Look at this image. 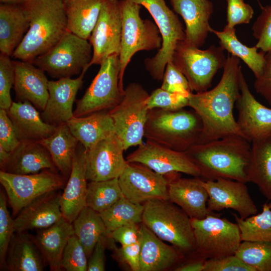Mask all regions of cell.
<instances>
[{
    "label": "cell",
    "mask_w": 271,
    "mask_h": 271,
    "mask_svg": "<svg viewBox=\"0 0 271 271\" xmlns=\"http://www.w3.org/2000/svg\"><path fill=\"white\" fill-rule=\"evenodd\" d=\"M74 234L72 223L63 216L51 226L40 229L34 236L36 244L51 270H62L63 252L68 240Z\"/></svg>",
    "instance_id": "f1b7e54d"
},
{
    "label": "cell",
    "mask_w": 271,
    "mask_h": 271,
    "mask_svg": "<svg viewBox=\"0 0 271 271\" xmlns=\"http://www.w3.org/2000/svg\"><path fill=\"white\" fill-rule=\"evenodd\" d=\"M20 143L7 110L0 108V146L11 152Z\"/></svg>",
    "instance_id": "f907efd6"
},
{
    "label": "cell",
    "mask_w": 271,
    "mask_h": 271,
    "mask_svg": "<svg viewBox=\"0 0 271 271\" xmlns=\"http://www.w3.org/2000/svg\"><path fill=\"white\" fill-rule=\"evenodd\" d=\"M15 73L10 57L0 54V108L8 110L13 101L11 90L14 84Z\"/></svg>",
    "instance_id": "bcb514c9"
},
{
    "label": "cell",
    "mask_w": 271,
    "mask_h": 271,
    "mask_svg": "<svg viewBox=\"0 0 271 271\" xmlns=\"http://www.w3.org/2000/svg\"><path fill=\"white\" fill-rule=\"evenodd\" d=\"M109 239L108 236H102L99 238L88 258L87 271L105 270V249Z\"/></svg>",
    "instance_id": "11a10c76"
},
{
    "label": "cell",
    "mask_w": 271,
    "mask_h": 271,
    "mask_svg": "<svg viewBox=\"0 0 271 271\" xmlns=\"http://www.w3.org/2000/svg\"><path fill=\"white\" fill-rule=\"evenodd\" d=\"M227 25L233 28L236 25L249 23L254 15L251 6L244 0H226Z\"/></svg>",
    "instance_id": "c3c4849f"
},
{
    "label": "cell",
    "mask_w": 271,
    "mask_h": 271,
    "mask_svg": "<svg viewBox=\"0 0 271 271\" xmlns=\"http://www.w3.org/2000/svg\"><path fill=\"white\" fill-rule=\"evenodd\" d=\"M88 257L77 236L72 235L64 249L61 267L66 271H87Z\"/></svg>",
    "instance_id": "b9f144b4"
},
{
    "label": "cell",
    "mask_w": 271,
    "mask_h": 271,
    "mask_svg": "<svg viewBox=\"0 0 271 271\" xmlns=\"http://www.w3.org/2000/svg\"><path fill=\"white\" fill-rule=\"evenodd\" d=\"M123 144L114 133L86 151V177L90 181L118 178L128 162L123 157Z\"/></svg>",
    "instance_id": "ac0fdd59"
},
{
    "label": "cell",
    "mask_w": 271,
    "mask_h": 271,
    "mask_svg": "<svg viewBox=\"0 0 271 271\" xmlns=\"http://www.w3.org/2000/svg\"><path fill=\"white\" fill-rule=\"evenodd\" d=\"M126 160L128 163L142 164L163 175L183 173L194 177H201L199 170L185 152L149 141L139 146L127 156Z\"/></svg>",
    "instance_id": "2e32d148"
},
{
    "label": "cell",
    "mask_w": 271,
    "mask_h": 271,
    "mask_svg": "<svg viewBox=\"0 0 271 271\" xmlns=\"http://www.w3.org/2000/svg\"><path fill=\"white\" fill-rule=\"evenodd\" d=\"M74 234L83 246L87 256L102 236H108V231L100 213L85 206L72 222Z\"/></svg>",
    "instance_id": "8d00e7d4"
},
{
    "label": "cell",
    "mask_w": 271,
    "mask_h": 271,
    "mask_svg": "<svg viewBox=\"0 0 271 271\" xmlns=\"http://www.w3.org/2000/svg\"><path fill=\"white\" fill-rule=\"evenodd\" d=\"M179 173L169 174V200L182 208L191 218L201 219L217 214L207 207L208 194L199 177L182 178Z\"/></svg>",
    "instance_id": "44dd1931"
},
{
    "label": "cell",
    "mask_w": 271,
    "mask_h": 271,
    "mask_svg": "<svg viewBox=\"0 0 271 271\" xmlns=\"http://www.w3.org/2000/svg\"><path fill=\"white\" fill-rule=\"evenodd\" d=\"M149 12L157 26L162 38V46L154 57L146 58L144 65L152 77L162 80L167 64L172 61L179 42L185 38V30L178 16L166 5L165 0H128Z\"/></svg>",
    "instance_id": "30bf717a"
},
{
    "label": "cell",
    "mask_w": 271,
    "mask_h": 271,
    "mask_svg": "<svg viewBox=\"0 0 271 271\" xmlns=\"http://www.w3.org/2000/svg\"><path fill=\"white\" fill-rule=\"evenodd\" d=\"M219 40V44L229 54L241 59L253 73L255 78L259 77L265 64V53L255 45L248 47L242 43L237 38L235 29L225 26L221 31L210 29Z\"/></svg>",
    "instance_id": "d590c367"
},
{
    "label": "cell",
    "mask_w": 271,
    "mask_h": 271,
    "mask_svg": "<svg viewBox=\"0 0 271 271\" xmlns=\"http://www.w3.org/2000/svg\"><path fill=\"white\" fill-rule=\"evenodd\" d=\"M205 259H198L181 265L175 268L176 271H204Z\"/></svg>",
    "instance_id": "9f6ffc18"
},
{
    "label": "cell",
    "mask_w": 271,
    "mask_h": 271,
    "mask_svg": "<svg viewBox=\"0 0 271 271\" xmlns=\"http://www.w3.org/2000/svg\"><path fill=\"white\" fill-rule=\"evenodd\" d=\"M202 127L201 120L194 110L153 108L149 111L144 137L147 141L185 152L198 143Z\"/></svg>",
    "instance_id": "277c9868"
},
{
    "label": "cell",
    "mask_w": 271,
    "mask_h": 271,
    "mask_svg": "<svg viewBox=\"0 0 271 271\" xmlns=\"http://www.w3.org/2000/svg\"><path fill=\"white\" fill-rule=\"evenodd\" d=\"M240 94L235 103L238 110L236 120L244 138L249 142L271 134V108L258 102L251 93L241 71Z\"/></svg>",
    "instance_id": "d6986e66"
},
{
    "label": "cell",
    "mask_w": 271,
    "mask_h": 271,
    "mask_svg": "<svg viewBox=\"0 0 271 271\" xmlns=\"http://www.w3.org/2000/svg\"><path fill=\"white\" fill-rule=\"evenodd\" d=\"M237 224L241 240L264 241L271 243V209L267 203L262 206L260 213L245 219L232 214Z\"/></svg>",
    "instance_id": "f35d334b"
},
{
    "label": "cell",
    "mask_w": 271,
    "mask_h": 271,
    "mask_svg": "<svg viewBox=\"0 0 271 271\" xmlns=\"http://www.w3.org/2000/svg\"><path fill=\"white\" fill-rule=\"evenodd\" d=\"M1 171L15 174L27 175L39 173L45 169L56 172L48 150L38 142H20L10 153Z\"/></svg>",
    "instance_id": "484cf974"
},
{
    "label": "cell",
    "mask_w": 271,
    "mask_h": 271,
    "mask_svg": "<svg viewBox=\"0 0 271 271\" xmlns=\"http://www.w3.org/2000/svg\"><path fill=\"white\" fill-rule=\"evenodd\" d=\"M122 17L120 0H107L89 38L93 49L89 67L100 65L107 57L119 54Z\"/></svg>",
    "instance_id": "9a60e30c"
},
{
    "label": "cell",
    "mask_w": 271,
    "mask_h": 271,
    "mask_svg": "<svg viewBox=\"0 0 271 271\" xmlns=\"http://www.w3.org/2000/svg\"><path fill=\"white\" fill-rule=\"evenodd\" d=\"M202 182L208 194L207 207L210 211L231 209L243 219L257 213L245 183L224 178Z\"/></svg>",
    "instance_id": "e0dca14e"
},
{
    "label": "cell",
    "mask_w": 271,
    "mask_h": 271,
    "mask_svg": "<svg viewBox=\"0 0 271 271\" xmlns=\"http://www.w3.org/2000/svg\"><path fill=\"white\" fill-rule=\"evenodd\" d=\"M161 88L171 92L193 93L188 80L172 61L166 65Z\"/></svg>",
    "instance_id": "7dc6e473"
},
{
    "label": "cell",
    "mask_w": 271,
    "mask_h": 271,
    "mask_svg": "<svg viewBox=\"0 0 271 271\" xmlns=\"http://www.w3.org/2000/svg\"><path fill=\"white\" fill-rule=\"evenodd\" d=\"M142 223L182 254L195 253L196 245L191 218L169 200H152L144 203Z\"/></svg>",
    "instance_id": "5b68a950"
},
{
    "label": "cell",
    "mask_w": 271,
    "mask_h": 271,
    "mask_svg": "<svg viewBox=\"0 0 271 271\" xmlns=\"http://www.w3.org/2000/svg\"><path fill=\"white\" fill-rule=\"evenodd\" d=\"M29 101L13 102L7 110L20 142H38L51 136L56 126L45 122Z\"/></svg>",
    "instance_id": "83f0119b"
},
{
    "label": "cell",
    "mask_w": 271,
    "mask_h": 271,
    "mask_svg": "<svg viewBox=\"0 0 271 271\" xmlns=\"http://www.w3.org/2000/svg\"><path fill=\"white\" fill-rule=\"evenodd\" d=\"M92 56L88 40L67 31L53 47L31 62L53 78H71L88 70Z\"/></svg>",
    "instance_id": "52a82bcc"
},
{
    "label": "cell",
    "mask_w": 271,
    "mask_h": 271,
    "mask_svg": "<svg viewBox=\"0 0 271 271\" xmlns=\"http://www.w3.org/2000/svg\"><path fill=\"white\" fill-rule=\"evenodd\" d=\"M235 255L254 271H271V243L242 241Z\"/></svg>",
    "instance_id": "60d3db41"
},
{
    "label": "cell",
    "mask_w": 271,
    "mask_h": 271,
    "mask_svg": "<svg viewBox=\"0 0 271 271\" xmlns=\"http://www.w3.org/2000/svg\"><path fill=\"white\" fill-rule=\"evenodd\" d=\"M100 66L84 95L76 101L74 116L82 117L96 112L109 111L122 100L124 93L119 86V55L109 56Z\"/></svg>",
    "instance_id": "7c38bea8"
},
{
    "label": "cell",
    "mask_w": 271,
    "mask_h": 271,
    "mask_svg": "<svg viewBox=\"0 0 271 271\" xmlns=\"http://www.w3.org/2000/svg\"><path fill=\"white\" fill-rule=\"evenodd\" d=\"M223 68L222 77L215 87L192 93L189 97L188 106L198 114L202 123L198 143L229 136L243 137L233 113L240 94V59L228 54Z\"/></svg>",
    "instance_id": "6da1fadb"
},
{
    "label": "cell",
    "mask_w": 271,
    "mask_h": 271,
    "mask_svg": "<svg viewBox=\"0 0 271 271\" xmlns=\"http://www.w3.org/2000/svg\"><path fill=\"white\" fill-rule=\"evenodd\" d=\"M249 182L255 184L271 200V134L252 142L246 168Z\"/></svg>",
    "instance_id": "e575fe53"
},
{
    "label": "cell",
    "mask_w": 271,
    "mask_h": 271,
    "mask_svg": "<svg viewBox=\"0 0 271 271\" xmlns=\"http://www.w3.org/2000/svg\"><path fill=\"white\" fill-rule=\"evenodd\" d=\"M25 0H0L1 4L7 5H22Z\"/></svg>",
    "instance_id": "680465c9"
},
{
    "label": "cell",
    "mask_w": 271,
    "mask_h": 271,
    "mask_svg": "<svg viewBox=\"0 0 271 271\" xmlns=\"http://www.w3.org/2000/svg\"><path fill=\"white\" fill-rule=\"evenodd\" d=\"M249 143L241 136H229L197 143L185 152L205 180L224 178L246 183Z\"/></svg>",
    "instance_id": "7a4b0ae2"
},
{
    "label": "cell",
    "mask_w": 271,
    "mask_h": 271,
    "mask_svg": "<svg viewBox=\"0 0 271 271\" xmlns=\"http://www.w3.org/2000/svg\"><path fill=\"white\" fill-rule=\"evenodd\" d=\"M118 180L123 196L133 203L169 200V174L163 175L142 164L128 162Z\"/></svg>",
    "instance_id": "5bb4252c"
},
{
    "label": "cell",
    "mask_w": 271,
    "mask_h": 271,
    "mask_svg": "<svg viewBox=\"0 0 271 271\" xmlns=\"http://www.w3.org/2000/svg\"><path fill=\"white\" fill-rule=\"evenodd\" d=\"M196 245L195 253L204 259L235 254L242 242L237 224L217 214L201 219L191 218Z\"/></svg>",
    "instance_id": "8fae6325"
},
{
    "label": "cell",
    "mask_w": 271,
    "mask_h": 271,
    "mask_svg": "<svg viewBox=\"0 0 271 271\" xmlns=\"http://www.w3.org/2000/svg\"><path fill=\"white\" fill-rule=\"evenodd\" d=\"M107 0H63L67 31L89 40Z\"/></svg>",
    "instance_id": "836d02e7"
},
{
    "label": "cell",
    "mask_w": 271,
    "mask_h": 271,
    "mask_svg": "<svg viewBox=\"0 0 271 271\" xmlns=\"http://www.w3.org/2000/svg\"><path fill=\"white\" fill-rule=\"evenodd\" d=\"M260 8V14L252 27V35L257 40L256 47L266 53L271 52V5Z\"/></svg>",
    "instance_id": "ee69618b"
},
{
    "label": "cell",
    "mask_w": 271,
    "mask_h": 271,
    "mask_svg": "<svg viewBox=\"0 0 271 271\" xmlns=\"http://www.w3.org/2000/svg\"><path fill=\"white\" fill-rule=\"evenodd\" d=\"M204 271H254L235 254L206 259Z\"/></svg>",
    "instance_id": "681fc988"
},
{
    "label": "cell",
    "mask_w": 271,
    "mask_h": 271,
    "mask_svg": "<svg viewBox=\"0 0 271 271\" xmlns=\"http://www.w3.org/2000/svg\"><path fill=\"white\" fill-rule=\"evenodd\" d=\"M268 206L270 208V209H271V202L270 203H268Z\"/></svg>",
    "instance_id": "91938a15"
},
{
    "label": "cell",
    "mask_w": 271,
    "mask_h": 271,
    "mask_svg": "<svg viewBox=\"0 0 271 271\" xmlns=\"http://www.w3.org/2000/svg\"><path fill=\"white\" fill-rule=\"evenodd\" d=\"M140 271H161L170 268L182 253L163 241L144 223L140 224Z\"/></svg>",
    "instance_id": "4316f807"
},
{
    "label": "cell",
    "mask_w": 271,
    "mask_h": 271,
    "mask_svg": "<svg viewBox=\"0 0 271 271\" xmlns=\"http://www.w3.org/2000/svg\"><path fill=\"white\" fill-rule=\"evenodd\" d=\"M66 178L49 169L36 174L19 175L0 171V182L15 216L38 197L62 188Z\"/></svg>",
    "instance_id": "4fadbf2b"
},
{
    "label": "cell",
    "mask_w": 271,
    "mask_h": 271,
    "mask_svg": "<svg viewBox=\"0 0 271 271\" xmlns=\"http://www.w3.org/2000/svg\"><path fill=\"white\" fill-rule=\"evenodd\" d=\"M144 209V204L133 203L123 196L100 215L109 233L124 225L141 223Z\"/></svg>",
    "instance_id": "74e56055"
},
{
    "label": "cell",
    "mask_w": 271,
    "mask_h": 271,
    "mask_svg": "<svg viewBox=\"0 0 271 271\" xmlns=\"http://www.w3.org/2000/svg\"><path fill=\"white\" fill-rule=\"evenodd\" d=\"M10 153L0 146V167H2L9 159Z\"/></svg>",
    "instance_id": "6f0895ef"
},
{
    "label": "cell",
    "mask_w": 271,
    "mask_h": 271,
    "mask_svg": "<svg viewBox=\"0 0 271 271\" xmlns=\"http://www.w3.org/2000/svg\"><path fill=\"white\" fill-rule=\"evenodd\" d=\"M255 91L271 105V52L265 53V64L261 75L254 83Z\"/></svg>",
    "instance_id": "db71d44e"
},
{
    "label": "cell",
    "mask_w": 271,
    "mask_h": 271,
    "mask_svg": "<svg viewBox=\"0 0 271 271\" xmlns=\"http://www.w3.org/2000/svg\"><path fill=\"white\" fill-rule=\"evenodd\" d=\"M30 27L22 5H0V51L12 56Z\"/></svg>",
    "instance_id": "1f68e13d"
},
{
    "label": "cell",
    "mask_w": 271,
    "mask_h": 271,
    "mask_svg": "<svg viewBox=\"0 0 271 271\" xmlns=\"http://www.w3.org/2000/svg\"><path fill=\"white\" fill-rule=\"evenodd\" d=\"M13 64L17 98L20 102L29 101L43 111L49 97L45 72L31 62L13 61Z\"/></svg>",
    "instance_id": "603a6c76"
},
{
    "label": "cell",
    "mask_w": 271,
    "mask_h": 271,
    "mask_svg": "<svg viewBox=\"0 0 271 271\" xmlns=\"http://www.w3.org/2000/svg\"><path fill=\"white\" fill-rule=\"evenodd\" d=\"M87 70H83L76 78L66 77L49 81V97L41 114L45 122L57 126L67 123L74 116L73 105L77 93L83 85Z\"/></svg>",
    "instance_id": "ffe728a7"
},
{
    "label": "cell",
    "mask_w": 271,
    "mask_h": 271,
    "mask_svg": "<svg viewBox=\"0 0 271 271\" xmlns=\"http://www.w3.org/2000/svg\"><path fill=\"white\" fill-rule=\"evenodd\" d=\"M115 257L121 262L127 264L132 271H140L141 243L140 239L132 244L117 248L112 245Z\"/></svg>",
    "instance_id": "816d5d0a"
},
{
    "label": "cell",
    "mask_w": 271,
    "mask_h": 271,
    "mask_svg": "<svg viewBox=\"0 0 271 271\" xmlns=\"http://www.w3.org/2000/svg\"><path fill=\"white\" fill-rule=\"evenodd\" d=\"M227 57L221 46L201 50L184 40L178 42L172 62L186 77L192 90L202 92L211 87L213 77L223 68Z\"/></svg>",
    "instance_id": "ba28073f"
},
{
    "label": "cell",
    "mask_w": 271,
    "mask_h": 271,
    "mask_svg": "<svg viewBox=\"0 0 271 271\" xmlns=\"http://www.w3.org/2000/svg\"><path fill=\"white\" fill-rule=\"evenodd\" d=\"M66 123L86 151L101 140L115 133L114 122L108 111L82 117L73 116Z\"/></svg>",
    "instance_id": "4dcf8cb0"
},
{
    "label": "cell",
    "mask_w": 271,
    "mask_h": 271,
    "mask_svg": "<svg viewBox=\"0 0 271 271\" xmlns=\"http://www.w3.org/2000/svg\"><path fill=\"white\" fill-rule=\"evenodd\" d=\"M169 1L174 11L184 21V41L196 47H202L210 32L209 20L213 12V3L210 0Z\"/></svg>",
    "instance_id": "cb8c5ba5"
},
{
    "label": "cell",
    "mask_w": 271,
    "mask_h": 271,
    "mask_svg": "<svg viewBox=\"0 0 271 271\" xmlns=\"http://www.w3.org/2000/svg\"><path fill=\"white\" fill-rule=\"evenodd\" d=\"M120 1L122 25L119 54V86L121 91L124 93V74L132 56L141 51L160 49L162 46V38L155 23L148 19H142L141 17L142 6L128 0Z\"/></svg>",
    "instance_id": "8992f818"
},
{
    "label": "cell",
    "mask_w": 271,
    "mask_h": 271,
    "mask_svg": "<svg viewBox=\"0 0 271 271\" xmlns=\"http://www.w3.org/2000/svg\"><path fill=\"white\" fill-rule=\"evenodd\" d=\"M190 94L171 92L161 87L152 91L147 99L149 110L160 108L167 110H175L188 106Z\"/></svg>",
    "instance_id": "7bdbcfd3"
},
{
    "label": "cell",
    "mask_w": 271,
    "mask_h": 271,
    "mask_svg": "<svg viewBox=\"0 0 271 271\" xmlns=\"http://www.w3.org/2000/svg\"><path fill=\"white\" fill-rule=\"evenodd\" d=\"M45 263L34 236L27 231L15 232L4 268L9 271H42Z\"/></svg>",
    "instance_id": "f546056e"
},
{
    "label": "cell",
    "mask_w": 271,
    "mask_h": 271,
    "mask_svg": "<svg viewBox=\"0 0 271 271\" xmlns=\"http://www.w3.org/2000/svg\"><path fill=\"white\" fill-rule=\"evenodd\" d=\"M140 224L130 223L121 226L108 233V236L121 246L132 244L139 239Z\"/></svg>",
    "instance_id": "f5cc1de1"
},
{
    "label": "cell",
    "mask_w": 271,
    "mask_h": 271,
    "mask_svg": "<svg viewBox=\"0 0 271 271\" xmlns=\"http://www.w3.org/2000/svg\"><path fill=\"white\" fill-rule=\"evenodd\" d=\"M38 142L48 150L62 175L66 179L69 178L79 142L67 123L56 126L51 136Z\"/></svg>",
    "instance_id": "d6a6232c"
},
{
    "label": "cell",
    "mask_w": 271,
    "mask_h": 271,
    "mask_svg": "<svg viewBox=\"0 0 271 271\" xmlns=\"http://www.w3.org/2000/svg\"><path fill=\"white\" fill-rule=\"evenodd\" d=\"M257 1V2L258 3V4H259L260 5V7H261L262 5L260 4L259 2V0H256Z\"/></svg>",
    "instance_id": "94428289"
},
{
    "label": "cell",
    "mask_w": 271,
    "mask_h": 271,
    "mask_svg": "<svg viewBox=\"0 0 271 271\" xmlns=\"http://www.w3.org/2000/svg\"><path fill=\"white\" fill-rule=\"evenodd\" d=\"M149 95L140 84L131 83L124 89L121 101L108 111L113 119L115 133L121 141L124 150L144 143L149 111L147 106Z\"/></svg>",
    "instance_id": "9c48e42d"
},
{
    "label": "cell",
    "mask_w": 271,
    "mask_h": 271,
    "mask_svg": "<svg viewBox=\"0 0 271 271\" xmlns=\"http://www.w3.org/2000/svg\"><path fill=\"white\" fill-rule=\"evenodd\" d=\"M123 197L118 178L90 181L87 184L86 206L99 213L108 209Z\"/></svg>",
    "instance_id": "ab89813d"
},
{
    "label": "cell",
    "mask_w": 271,
    "mask_h": 271,
    "mask_svg": "<svg viewBox=\"0 0 271 271\" xmlns=\"http://www.w3.org/2000/svg\"><path fill=\"white\" fill-rule=\"evenodd\" d=\"M13 219L11 217L4 192L0 193V266L4 269L6 257L11 238L15 233Z\"/></svg>",
    "instance_id": "f6af8a7d"
},
{
    "label": "cell",
    "mask_w": 271,
    "mask_h": 271,
    "mask_svg": "<svg viewBox=\"0 0 271 271\" xmlns=\"http://www.w3.org/2000/svg\"><path fill=\"white\" fill-rule=\"evenodd\" d=\"M87 152L79 143L74 158L72 170L64 191L61 195L63 216L72 223L80 211L86 206L87 190L86 177Z\"/></svg>",
    "instance_id": "d4e9b609"
},
{
    "label": "cell",
    "mask_w": 271,
    "mask_h": 271,
    "mask_svg": "<svg viewBox=\"0 0 271 271\" xmlns=\"http://www.w3.org/2000/svg\"><path fill=\"white\" fill-rule=\"evenodd\" d=\"M61 195L56 191L47 193L24 207L13 219L15 232L47 228L62 217Z\"/></svg>",
    "instance_id": "7402d4cb"
},
{
    "label": "cell",
    "mask_w": 271,
    "mask_h": 271,
    "mask_svg": "<svg viewBox=\"0 0 271 271\" xmlns=\"http://www.w3.org/2000/svg\"><path fill=\"white\" fill-rule=\"evenodd\" d=\"M30 27L12 57L32 62L53 47L67 31L63 0H25Z\"/></svg>",
    "instance_id": "3957f363"
}]
</instances>
